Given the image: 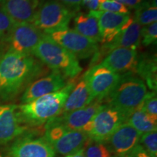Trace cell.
Here are the masks:
<instances>
[{
    "mask_svg": "<svg viewBox=\"0 0 157 157\" xmlns=\"http://www.w3.org/2000/svg\"><path fill=\"white\" fill-rule=\"evenodd\" d=\"M43 67L31 55L7 50L0 58V97L14 98L42 74Z\"/></svg>",
    "mask_w": 157,
    "mask_h": 157,
    "instance_id": "obj_1",
    "label": "cell"
},
{
    "mask_svg": "<svg viewBox=\"0 0 157 157\" xmlns=\"http://www.w3.org/2000/svg\"><path fill=\"white\" fill-rule=\"evenodd\" d=\"M75 82H68L61 90L37 98L28 103L17 105L20 117L24 124L39 126L59 117Z\"/></svg>",
    "mask_w": 157,
    "mask_h": 157,
    "instance_id": "obj_2",
    "label": "cell"
},
{
    "mask_svg": "<svg viewBox=\"0 0 157 157\" xmlns=\"http://www.w3.org/2000/svg\"><path fill=\"white\" fill-rule=\"evenodd\" d=\"M147 93L146 84L140 77L134 74H124L105 99L108 105L118 110L127 119L138 109Z\"/></svg>",
    "mask_w": 157,
    "mask_h": 157,
    "instance_id": "obj_3",
    "label": "cell"
},
{
    "mask_svg": "<svg viewBox=\"0 0 157 157\" xmlns=\"http://www.w3.org/2000/svg\"><path fill=\"white\" fill-rule=\"evenodd\" d=\"M32 55L53 71L61 74L67 78H75L82 71L78 58L74 55L52 41L44 33Z\"/></svg>",
    "mask_w": 157,
    "mask_h": 157,
    "instance_id": "obj_4",
    "label": "cell"
},
{
    "mask_svg": "<svg viewBox=\"0 0 157 157\" xmlns=\"http://www.w3.org/2000/svg\"><path fill=\"white\" fill-rule=\"evenodd\" d=\"M75 13L57 0H46L39 5L31 23L44 32L68 29Z\"/></svg>",
    "mask_w": 157,
    "mask_h": 157,
    "instance_id": "obj_5",
    "label": "cell"
},
{
    "mask_svg": "<svg viewBox=\"0 0 157 157\" xmlns=\"http://www.w3.org/2000/svg\"><path fill=\"white\" fill-rule=\"evenodd\" d=\"M126 121V118L118 110L109 105H103L81 131L95 142L106 143L116 129Z\"/></svg>",
    "mask_w": 157,
    "mask_h": 157,
    "instance_id": "obj_6",
    "label": "cell"
},
{
    "mask_svg": "<svg viewBox=\"0 0 157 157\" xmlns=\"http://www.w3.org/2000/svg\"><path fill=\"white\" fill-rule=\"evenodd\" d=\"M44 34L57 44L69 51L78 59H87L95 55L99 50L97 42L82 36L73 29L44 32Z\"/></svg>",
    "mask_w": 157,
    "mask_h": 157,
    "instance_id": "obj_7",
    "label": "cell"
},
{
    "mask_svg": "<svg viewBox=\"0 0 157 157\" xmlns=\"http://www.w3.org/2000/svg\"><path fill=\"white\" fill-rule=\"evenodd\" d=\"M43 36V32L31 23H17L6 37L8 50L25 55H32Z\"/></svg>",
    "mask_w": 157,
    "mask_h": 157,
    "instance_id": "obj_8",
    "label": "cell"
},
{
    "mask_svg": "<svg viewBox=\"0 0 157 157\" xmlns=\"http://www.w3.org/2000/svg\"><path fill=\"white\" fill-rule=\"evenodd\" d=\"M83 77L87 83L92 100L103 101L114 88L120 74L99 63L90 68Z\"/></svg>",
    "mask_w": 157,
    "mask_h": 157,
    "instance_id": "obj_9",
    "label": "cell"
},
{
    "mask_svg": "<svg viewBox=\"0 0 157 157\" xmlns=\"http://www.w3.org/2000/svg\"><path fill=\"white\" fill-rule=\"evenodd\" d=\"M67 78L61 74L53 71L52 74L34 81L25 88L21 102L28 103L37 98L61 90L68 83Z\"/></svg>",
    "mask_w": 157,
    "mask_h": 157,
    "instance_id": "obj_10",
    "label": "cell"
},
{
    "mask_svg": "<svg viewBox=\"0 0 157 157\" xmlns=\"http://www.w3.org/2000/svg\"><path fill=\"white\" fill-rule=\"evenodd\" d=\"M26 129L16 105H0V144H5L23 134Z\"/></svg>",
    "mask_w": 157,
    "mask_h": 157,
    "instance_id": "obj_11",
    "label": "cell"
},
{
    "mask_svg": "<svg viewBox=\"0 0 157 157\" xmlns=\"http://www.w3.org/2000/svg\"><path fill=\"white\" fill-rule=\"evenodd\" d=\"M90 13L98 19L101 42L103 44L111 42L131 17L130 13L122 14L101 10L90 11Z\"/></svg>",
    "mask_w": 157,
    "mask_h": 157,
    "instance_id": "obj_12",
    "label": "cell"
},
{
    "mask_svg": "<svg viewBox=\"0 0 157 157\" xmlns=\"http://www.w3.org/2000/svg\"><path fill=\"white\" fill-rule=\"evenodd\" d=\"M142 26L135 21L133 17L126 24L124 25L120 32L111 42L104 44L102 47L100 53H96L94 56H101L102 53H109L116 48H129L136 50L140 46V31Z\"/></svg>",
    "mask_w": 157,
    "mask_h": 157,
    "instance_id": "obj_13",
    "label": "cell"
},
{
    "mask_svg": "<svg viewBox=\"0 0 157 157\" xmlns=\"http://www.w3.org/2000/svg\"><path fill=\"white\" fill-rule=\"evenodd\" d=\"M137 58L138 56L136 50L123 48H116L107 54L101 64L115 73L135 74Z\"/></svg>",
    "mask_w": 157,
    "mask_h": 157,
    "instance_id": "obj_14",
    "label": "cell"
},
{
    "mask_svg": "<svg viewBox=\"0 0 157 157\" xmlns=\"http://www.w3.org/2000/svg\"><path fill=\"white\" fill-rule=\"evenodd\" d=\"M140 136L136 129L124 122L116 129L108 141L113 154L119 157H124L138 144Z\"/></svg>",
    "mask_w": 157,
    "mask_h": 157,
    "instance_id": "obj_15",
    "label": "cell"
},
{
    "mask_svg": "<svg viewBox=\"0 0 157 157\" xmlns=\"http://www.w3.org/2000/svg\"><path fill=\"white\" fill-rule=\"evenodd\" d=\"M11 157H55V151L43 138L24 137L13 143L10 148Z\"/></svg>",
    "mask_w": 157,
    "mask_h": 157,
    "instance_id": "obj_16",
    "label": "cell"
},
{
    "mask_svg": "<svg viewBox=\"0 0 157 157\" xmlns=\"http://www.w3.org/2000/svg\"><path fill=\"white\" fill-rule=\"evenodd\" d=\"M102 105V101L95 100L87 106L61 114V116L54 118L53 119L70 130L81 131L82 128L93 119Z\"/></svg>",
    "mask_w": 157,
    "mask_h": 157,
    "instance_id": "obj_17",
    "label": "cell"
},
{
    "mask_svg": "<svg viewBox=\"0 0 157 157\" xmlns=\"http://www.w3.org/2000/svg\"><path fill=\"white\" fill-rule=\"evenodd\" d=\"M1 7L15 24L31 23L38 0H2Z\"/></svg>",
    "mask_w": 157,
    "mask_h": 157,
    "instance_id": "obj_18",
    "label": "cell"
},
{
    "mask_svg": "<svg viewBox=\"0 0 157 157\" xmlns=\"http://www.w3.org/2000/svg\"><path fill=\"white\" fill-rule=\"evenodd\" d=\"M89 140V136L82 131L68 129L61 137L51 146L57 153L68 156L84 148V145Z\"/></svg>",
    "mask_w": 157,
    "mask_h": 157,
    "instance_id": "obj_19",
    "label": "cell"
},
{
    "mask_svg": "<svg viewBox=\"0 0 157 157\" xmlns=\"http://www.w3.org/2000/svg\"><path fill=\"white\" fill-rule=\"evenodd\" d=\"M93 101L87 82L82 76V79L75 84V87L68 95L62 110L61 114L82 109Z\"/></svg>",
    "mask_w": 157,
    "mask_h": 157,
    "instance_id": "obj_20",
    "label": "cell"
},
{
    "mask_svg": "<svg viewBox=\"0 0 157 157\" xmlns=\"http://www.w3.org/2000/svg\"><path fill=\"white\" fill-rule=\"evenodd\" d=\"M135 74L140 76L141 79L146 82L147 85L152 91L157 89L156 56L151 55H140L137 58Z\"/></svg>",
    "mask_w": 157,
    "mask_h": 157,
    "instance_id": "obj_21",
    "label": "cell"
},
{
    "mask_svg": "<svg viewBox=\"0 0 157 157\" xmlns=\"http://www.w3.org/2000/svg\"><path fill=\"white\" fill-rule=\"evenodd\" d=\"M74 27L76 31L95 42H101V34L98 19L89 13L84 14L79 13L74 18Z\"/></svg>",
    "mask_w": 157,
    "mask_h": 157,
    "instance_id": "obj_22",
    "label": "cell"
},
{
    "mask_svg": "<svg viewBox=\"0 0 157 157\" xmlns=\"http://www.w3.org/2000/svg\"><path fill=\"white\" fill-rule=\"evenodd\" d=\"M126 122L136 129L140 135L154 132L157 129V119L147 114L140 108L131 113Z\"/></svg>",
    "mask_w": 157,
    "mask_h": 157,
    "instance_id": "obj_23",
    "label": "cell"
},
{
    "mask_svg": "<svg viewBox=\"0 0 157 157\" xmlns=\"http://www.w3.org/2000/svg\"><path fill=\"white\" fill-rule=\"evenodd\" d=\"M135 21L141 26L151 24L157 21V7L146 2L140 7L135 9L134 16Z\"/></svg>",
    "mask_w": 157,
    "mask_h": 157,
    "instance_id": "obj_24",
    "label": "cell"
},
{
    "mask_svg": "<svg viewBox=\"0 0 157 157\" xmlns=\"http://www.w3.org/2000/svg\"><path fill=\"white\" fill-rule=\"evenodd\" d=\"M86 157H113V152L105 143H89L84 149Z\"/></svg>",
    "mask_w": 157,
    "mask_h": 157,
    "instance_id": "obj_25",
    "label": "cell"
},
{
    "mask_svg": "<svg viewBox=\"0 0 157 157\" xmlns=\"http://www.w3.org/2000/svg\"><path fill=\"white\" fill-rule=\"evenodd\" d=\"M139 143L143 149L151 157H157V132L156 131L141 135Z\"/></svg>",
    "mask_w": 157,
    "mask_h": 157,
    "instance_id": "obj_26",
    "label": "cell"
},
{
    "mask_svg": "<svg viewBox=\"0 0 157 157\" xmlns=\"http://www.w3.org/2000/svg\"><path fill=\"white\" fill-rule=\"evenodd\" d=\"M157 41V22L145 25L141 28L140 42L144 46L156 44Z\"/></svg>",
    "mask_w": 157,
    "mask_h": 157,
    "instance_id": "obj_27",
    "label": "cell"
},
{
    "mask_svg": "<svg viewBox=\"0 0 157 157\" xmlns=\"http://www.w3.org/2000/svg\"><path fill=\"white\" fill-rule=\"evenodd\" d=\"M144 112L151 117L157 119V98L156 92L148 93L141 105L139 106Z\"/></svg>",
    "mask_w": 157,
    "mask_h": 157,
    "instance_id": "obj_28",
    "label": "cell"
},
{
    "mask_svg": "<svg viewBox=\"0 0 157 157\" xmlns=\"http://www.w3.org/2000/svg\"><path fill=\"white\" fill-rule=\"evenodd\" d=\"M101 11H108L111 13L129 14V10L127 7L116 0H105L98 5V8Z\"/></svg>",
    "mask_w": 157,
    "mask_h": 157,
    "instance_id": "obj_29",
    "label": "cell"
},
{
    "mask_svg": "<svg viewBox=\"0 0 157 157\" xmlns=\"http://www.w3.org/2000/svg\"><path fill=\"white\" fill-rule=\"evenodd\" d=\"M15 23L0 6V41L5 40Z\"/></svg>",
    "mask_w": 157,
    "mask_h": 157,
    "instance_id": "obj_30",
    "label": "cell"
},
{
    "mask_svg": "<svg viewBox=\"0 0 157 157\" xmlns=\"http://www.w3.org/2000/svg\"><path fill=\"white\" fill-rule=\"evenodd\" d=\"M57 1L66 6L67 8L73 11L74 13H76L79 10L80 5L82 2V0H57Z\"/></svg>",
    "mask_w": 157,
    "mask_h": 157,
    "instance_id": "obj_31",
    "label": "cell"
},
{
    "mask_svg": "<svg viewBox=\"0 0 157 157\" xmlns=\"http://www.w3.org/2000/svg\"><path fill=\"white\" fill-rule=\"evenodd\" d=\"M129 157H151L148 152L143 149L140 144H137L128 154Z\"/></svg>",
    "mask_w": 157,
    "mask_h": 157,
    "instance_id": "obj_32",
    "label": "cell"
},
{
    "mask_svg": "<svg viewBox=\"0 0 157 157\" xmlns=\"http://www.w3.org/2000/svg\"><path fill=\"white\" fill-rule=\"evenodd\" d=\"M116 1L122 4L128 9H137L143 3L147 2L146 0H116Z\"/></svg>",
    "mask_w": 157,
    "mask_h": 157,
    "instance_id": "obj_33",
    "label": "cell"
},
{
    "mask_svg": "<svg viewBox=\"0 0 157 157\" xmlns=\"http://www.w3.org/2000/svg\"><path fill=\"white\" fill-rule=\"evenodd\" d=\"M82 5L90 11H95L98 8V0H82Z\"/></svg>",
    "mask_w": 157,
    "mask_h": 157,
    "instance_id": "obj_34",
    "label": "cell"
},
{
    "mask_svg": "<svg viewBox=\"0 0 157 157\" xmlns=\"http://www.w3.org/2000/svg\"><path fill=\"white\" fill-rule=\"evenodd\" d=\"M66 157H86L85 154H84V148L80 149L79 151L73 153V154L66 156Z\"/></svg>",
    "mask_w": 157,
    "mask_h": 157,
    "instance_id": "obj_35",
    "label": "cell"
},
{
    "mask_svg": "<svg viewBox=\"0 0 157 157\" xmlns=\"http://www.w3.org/2000/svg\"><path fill=\"white\" fill-rule=\"evenodd\" d=\"M4 53H3V50H2V49L1 48H0V58H1V56H2Z\"/></svg>",
    "mask_w": 157,
    "mask_h": 157,
    "instance_id": "obj_36",
    "label": "cell"
},
{
    "mask_svg": "<svg viewBox=\"0 0 157 157\" xmlns=\"http://www.w3.org/2000/svg\"><path fill=\"white\" fill-rule=\"evenodd\" d=\"M105 0H98V2H99V5L100 4H101V3H103V2H105Z\"/></svg>",
    "mask_w": 157,
    "mask_h": 157,
    "instance_id": "obj_37",
    "label": "cell"
},
{
    "mask_svg": "<svg viewBox=\"0 0 157 157\" xmlns=\"http://www.w3.org/2000/svg\"><path fill=\"white\" fill-rule=\"evenodd\" d=\"M2 0H0V5H2Z\"/></svg>",
    "mask_w": 157,
    "mask_h": 157,
    "instance_id": "obj_38",
    "label": "cell"
},
{
    "mask_svg": "<svg viewBox=\"0 0 157 157\" xmlns=\"http://www.w3.org/2000/svg\"><path fill=\"white\" fill-rule=\"evenodd\" d=\"M124 157H129V156H128V155H127V156H124Z\"/></svg>",
    "mask_w": 157,
    "mask_h": 157,
    "instance_id": "obj_39",
    "label": "cell"
},
{
    "mask_svg": "<svg viewBox=\"0 0 157 157\" xmlns=\"http://www.w3.org/2000/svg\"><path fill=\"white\" fill-rule=\"evenodd\" d=\"M0 157H2V156H0Z\"/></svg>",
    "mask_w": 157,
    "mask_h": 157,
    "instance_id": "obj_40",
    "label": "cell"
}]
</instances>
